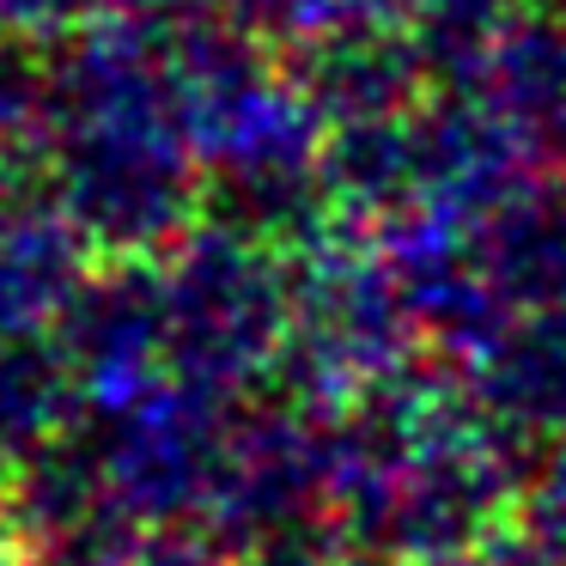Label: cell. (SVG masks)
I'll return each instance as SVG.
<instances>
[{"label":"cell","mask_w":566,"mask_h":566,"mask_svg":"<svg viewBox=\"0 0 566 566\" xmlns=\"http://www.w3.org/2000/svg\"><path fill=\"white\" fill-rule=\"evenodd\" d=\"M25 554V505H19V469L0 457V566H19Z\"/></svg>","instance_id":"ba28073f"},{"label":"cell","mask_w":566,"mask_h":566,"mask_svg":"<svg viewBox=\"0 0 566 566\" xmlns=\"http://www.w3.org/2000/svg\"><path fill=\"white\" fill-rule=\"evenodd\" d=\"M536 0H408V38L444 86H475L493 43L530 13Z\"/></svg>","instance_id":"8992f818"},{"label":"cell","mask_w":566,"mask_h":566,"mask_svg":"<svg viewBox=\"0 0 566 566\" xmlns=\"http://www.w3.org/2000/svg\"><path fill=\"white\" fill-rule=\"evenodd\" d=\"M463 384L517 475L566 451V311H517L463 366Z\"/></svg>","instance_id":"7a4b0ae2"},{"label":"cell","mask_w":566,"mask_h":566,"mask_svg":"<svg viewBox=\"0 0 566 566\" xmlns=\"http://www.w3.org/2000/svg\"><path fill=\"white\" fill-rule=\"evenodd\" d=\"M92 269L98 256H86V238L74 226H55L43 213L0 226V342L55 329Z\"/></svg>","instance_id":"5b68a950"},{"label":"cell","mask_w":566,"mask_h":566,"mask_svg":"<svg viewBox=\"0 0 566 566\" xmlns=\"http://www.w3.org/2000/svg\"><path fill=\"white\" fill-rule=\"evenodd\" d=\"M165 311V371L220 396L281 378L293 342V250L250 232H184L153 256Z\"/></svg>","instance_id":"6da1fadb"},{"label":"cell","mask_w":566,"mask_h":566,"mask_svg":"<svg viewBox=\"0 0 566 566\" xmlns=\"http://www.w3.org/2000/svg\"><path fill=\"white\" fill-rule=\"evenodd\" d=\"M80 371L67 359L62 335H7L0 342V457L13 469H25L31 457H43L50 444H62L80 427Z\"/></svg>","instance_id":"277c9868"},{"label":"cell","mask_w":566,"mask_h":566,"mask_svg":"<svg viewBox=\"0 0 566 566\" xmlns=\"http://www.w3.org/2000/svg\"><path fill=\"white\" fill-rule=\"evenodd\" d=\"M481 281L512 311H566V171L530 165L463 226Z\"/></svg>","instance_id":"3957f363"},{"label":"cell","mask_w":566,"mask_h":566,"mask_svg":"<svg viewBox=\"0 0 566 566\" xmlns=\"http://www.w3.org/2000/svg\"><path fill=\"white\" fill-rule=\"evenodd\" d=\"M517 536L542 566H566V451L542 457L517 493Z\"/></svg>","instance_id":"52a82bcc"}]
</instances>
